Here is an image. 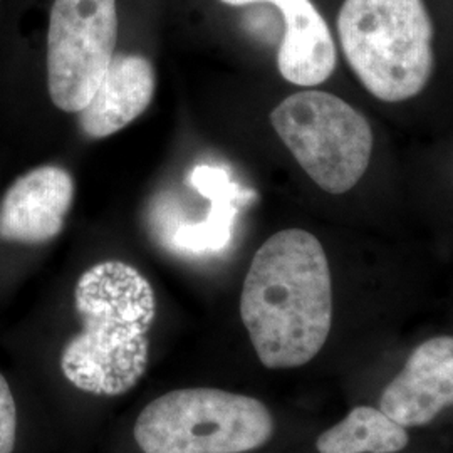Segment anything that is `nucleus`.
I'll list each match as a JSON object with an SVG mask.
<instances>
[{
  "label": "nucleus",
  "instance_id": "1",
  "mask_svg": "<svg viewBox=\"0 0 453 453\" xmlns=\"http://www.w3.org/2000/svg\"><path fill=\"white\" fill-rule=\"evenodd\" d=\"M241 316L265 368H299L318 357L333 324V286L312 234L289 228L262 243L243 280Z\"/></svg>",
  "mask_w": 453,
  "mask_h": 453
},
{
  "label": "nucleus",
  "instance_id": "7",
  "mask_svg": "<svg viewBox=\"0 0 453 453\" xmlns=\"http://www.w3.org/2000/svg\"><path fill=\"white\" fill-rule=\"evenodd\" d=\"M74 200V180L63 166L24 173L0 200V241L44 243L58 237Z\"/></svg>",
  "mask_w": 453,
  "mask_h": 453
},
{
  "label": "nucleus",
  "instance_id": "8",
  "mask_svg": "<svg viewBox=\"0 0 453 453\" xmlns=\"http://www.w3.org/2000/svg\"><path fill=\"white\" fill-rule=\"evenodd\" d=\"M453 406V338L421 342L380 398V410L402 426H423Z\"/></svg>",
  "mask_w": 453,
  "mask_h": 453
},
{
  "label": "nucleus",
  "instance_id": "10",
  "mask_svg": "<svg viewBox=\"0 0 453 453\" xmlns=\"http://www.w3.org/2000/svg\"><path fill=\"white\" fill-rule=\"evenodd\" d=\"M155 69L140 54H114L96 93L80 111L89 138H106L145 113L155 95Z\"/></svg>",
  "mask_w": 453,
  "mask_h": 453
},
{
  "label": "nucleus",
  "instance_id": "4",
  "mask_svg": "<svg viewBox=\"0 0 453 453\" xmlns=\"http://www.w3.org/2000/svg\"><path fill=\"white\" fill-rule=\"evenodd\" d=\"M274 434L267 406L217 388H183L150 402L134 423L143 453H245Z\"/></svg>",
  "mask_w": 453,
  "mask_h": 453
},
{
  "label": "nucleus",
  "instance_id": "11",
  "mask_svg": "<svg viewBox=\"0 0 453 453\" xmlns=\"http://www.w3.org/2000/svg\"><path fill=\"white\" fill-rule=\"evenodd\" d=\"M188 181L211 200V211L196 224H175L168 235H163L165 245L185 256L219 254L232 237L234 217L237 211L235 200L239 196L237 185L230 181L224 168L211 165L195 166Z\"/></svg>",
  "mask_w": 453,
  "mask_h": 453
},
{
  "label": "nucleus",
  "instance_id": "12",
  "mask_svg": "<svg viewBox=\"0 0 453 453\" xmlns=\"http://www.w3.org/2000/svg\"><path fill=\"white\" fill-rule=\"evenodd\" d=\"M405 426L380 408L357 406L316 440L319 453H398L408 445Z\"/></svg>",
  "mask_w": 453,
  "mask_h": 453
},
{
  "label": "nucleus",
  "instance_id": "5",
  "mask_svg": "<svg viewBox=\"0 0 453 453\" xmlns=\"http://www.w3.org/2000/svg\"><path fill=\"white\" fill-rule=\"evenodd\" d=\"M275 133L324 192H349L366 173L372 151L368 119L326 91H299L271 113Z\"/></svg>",
  "mask_w": 453,
  "mask_h": 453
},
{
  "label": "nucleus",
  "instance_id": "13",
  "mask_svg": "<svg viewBox=\"0 0 453 453\" xmlns=\"http://www.w3.org/2000/svg\"><path fill=\"white\" fill-rule=\"evenodd\" d=\"M17 440V408L14 395L0 372V453H12Z\"/></svg>",
  "mask_w": 453,
  "mask_h": 453
},
{
  "label": "nucleus",
  "instance_id": "3",
  "mask_svg": "<svg viewBox=\"0 0 453 453\" xmlns=\"http://www.w3.org/2000/svg\"><path fill=\"white\" fill-rule=\"evenodd\" d=\"M338 34L348 65L380 101H406L430 81L434 24L423 0H344Z\"/></svg>",
  "mask_w": 453,
  "mask_h": 453
},
{
  "label": "nucleus",
  "instance_id": "2",
  "mask_svg": "<svg viewBox=\"0 0 453 453\" xmlns=\"http://www.w3.org/2000/svg\"><path fill=\"white\" fill-rule=\"evenodd\" d=\"M74 304L82 329L61 355L65 380L97 396L125 395L148 368L157 314L151 284L130 264L99 262L80 277Z\"/></svg>",
  "mask_w": 453,
  "mask_h": 453
},
{
  "label": "nucleus",
  "instance_id": "6",
  "mask_svg": "<svg viewBox=\"0 0 453 453\" xmlns=\"http://www.w3.org/2000/svg\"><path fill=\"white\" fill-rule=\"evenodd\" d=\"M116 0H56L48 31L49 95L56 108L80 113L111 63Z\"/></svg>",
  "mask_w": 453,
  "mask_h": 453
},
{
  "label": "nucleus",
  "instance_id": "9",
  "mask_svg": "<svg viewBox=\"0 0 453 453\" xmlns=\"http://www.w3.org/2000/svg\"><path fill=\"white\" fill-rule=\"evenodd\" d=\"M226 5L273 4L282 14L284 37L277 52V67L286 81L318 86L334 73L338 54L331 31L311 0H222Z\"/></svg>",
  "mask_w": 453,
  "mask_h": 453
}]
</instances>
